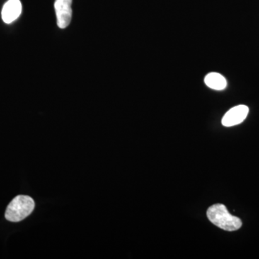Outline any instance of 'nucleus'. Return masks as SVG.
<instances>
[{"instance_id":"3","label":"nucleus","mask_w":259,"mask_h":259,"mask_svg":"<svg viewBox=\"0 0 259 259\" xmlns=\"http://www.w3.org/2000/svg\"><path fill=\"white\" fill-rule=\"evenodd\" d=\"M72 0H56L55 8L57 25L60 28H66L71 23L72 16Z\"/></svg>"},{"instance_id":"1","label":"nucleus","mask_w":259,"mask_h":259,"mask_svg":"<svg viewBox=\"0 0 259 259\" xmlns=\"http://www.w3.org/2000/svg\"><path fill=\"white\" fill-rule=\"evenodd\" d=\"M207 215L211 223L224 231H236L242 226L241 220L230 214L224 204H213L207 209Z\"/></svg>"},{"instance_id":"5","label":"nucleus","mask_w":259,"mask_h":259,"mask_svg":"<svg viewBox=\"0 0 259 259\" xmlns=\"http://www.w3.org/2000/svg\"><path fill=\"white\" fill-rule=\"evenodd\" d=\"M22 13L20 0H8L2 10V18L5 23L10 24L16 20Z\"/></svg>"},{"instance_id":"6","label":"nucleus","mask_w":259,"mask_h":259,"mask_svg":"<svg viewBox=\"0 0 259 259\" xmlns=\"http://www.w3.org/2000/svg\"><path fill=\"white\" fill-rule=\"evenodd\" d=\"M204 83L208 88L214 90H223L226 88V78L219 73H209L204 78Z\"/></svg>"},{"instance_id":"4","label":"nucleus","mask_w":259,"mask_h":259,"mask_svg":"<svg viewBox=\"0 0 259 259\" xmlns=\"http://www.w3.org/2000/svg\"><path fill=\"white\" fill-rule=\"evenodd\" d=\"M249 112V108L246 105H240L231 108L223 116V125L232 127L241 124L245 120Z\"/></svg>"},{"instance_id":"2","label":"nucleus","mask_w":259,"mask_h":259,"mask_svg":"<svg viewBox=\"0 0 259 259\" xmlns=\"http://www.w3.org/2000/svg\"><path fill=\"white\" fill-rule=\"evenodd\" d=\"M35 208V202L26 195L17 196L8 206L5 218L10 222H20L30 215Z\"/></svg>"}]
</instances>
